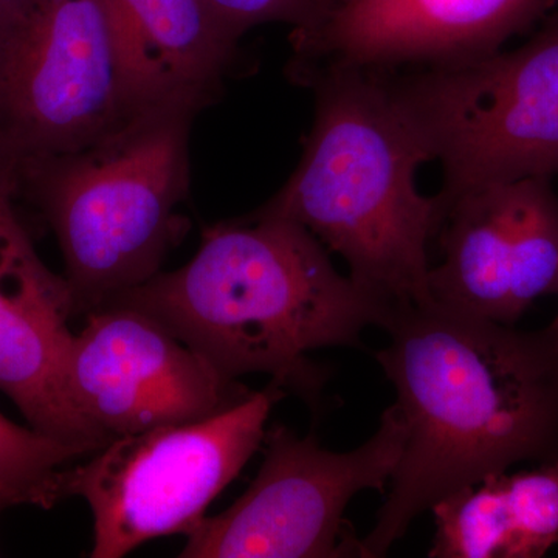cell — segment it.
<instances>
[{"instance_id":"6da1fadb","label":"cell","mask_w":558,"mask_h":558,"mask_svg":"<svg viewBox=\"0 0 558 558\" xmlns=\"http://www.w3.org/2000/svg\"><path fill=\"white\" fill-rule=\"evenodd\" d=\"M376 359L395 385L405 446L362 558L387 556L422 513L524 461L558 458V347L439 304H402Z\"/></svg>"},{"instance_id":"7a4b0ae2","label":"cell","mask_w":558,"mask_h":558,"mask_svg":"<svg viewBox=\"0 0 558 558\" xmlns=\"http://www.w3.org/2000/svg\"><path fill=\"white\" fill-rule=\"evenodd\" d=\"M106 304L145 312L226 380L267 374L311 402L325 374L307 354L355 347L395 307L343 277L310 230L258 213L205 230L185 266Z\"/></svg>"},{"instance_id":"3957f363","label":"cell","mask_w":558,"mask_h":558,"mask_svg":"<svg viewBox=\"0 0 558 558\" xmlns=\"http://www.w3.org/2000/svg\"><path fill=\"white\" fill-rule=\"evenodd\" d=\"M289 70L314 90V124L295 172L255 213L310 230L385 303L428 306V245L442 208L417 190V170L432 156L387 73L344 64Z\"/></svg>"},{"instance_id":"277c9868","label":"cell","mask_w":558,"mask_h":558,"mask_svg":"<svg viewBox=\"0 0 558 558\" xmlns=\"http://www.w3.org/2000/svg\"><path fill=\"white\" fill-rule=\"evenodd\" d=\"M202 108L172 101L132 109L83 148L17 172L27 197L57 234L75 315L156 277L185 220L190 131Z\"/></svg>"},{"instance_id":"5b68a950","label":"cell","mask_w":558,"mask_h":558,"mask_svg":"<svg viewBox=\"0 0 558 558\" xmlns=\"http://www.w3.org/2000/svg\"><path fill=\"white\" fill-rule=\"evenodd\" d=\"M387 76L442 167V215L472 191L558 175V2L517 49Z\"/></svg>"},{"instance_id":"8992f818","label":"cell","mask_w":558,"mask_h":558,"mask_svg":"<svg viewBox=\"0 0 558 558\" xmlns=\"http://www.w3.org/2000/svg\"><path fill=\"white\" fill-rule=\"evenodd\" d=\"M282 396L271 381L213 416L110 440L65 469V494L86 499L94 515L89 557L120 558L150 539L190 535L263 446Z\"/></svg>"},{"instance_id":"52a82bcc","label":"cell","mask_w":558,"mask_h":558,"mask_svg":"<svg viewBox=\"0 0 558 558\" xmlns=\"http://www.w3.org/2000/svg\"><path fill=\"white\" fill-rule=\"evenodd\" d=\"M131 110L108 0H25L0 27V161L16 182Z\"/></svg>"},{"instance_id":"ba28073f","label":"cell","mask_w":558,"mask_h":558,"mask_svg":"<svg viewBox=\"0 0 558 558\" xmlns=\"http://www.w3.org/2000/svg\"><path fill=\"white\" fill-rule=\"evenodd\" d=\"M264 442L263 465L247 492L226 512L205 517L179 557H362L344 510L360 492L388 486L405 446L398 405L384 411L373 438L344 453L286 427L266 432Z\"/></svg>"},{"instance_id":"9c48e42d","label":"cell","mask_w":558,"mask_h":558,"mask_svg":"<svg viewBox=\"0 0 558 558\" xmlns=\"http://www.w3.org/2000/svg\"><path fill=\"white\" fill-rule=\"evenodd\" d=\"M86 317L70 349L69 395L110 440L201 421L250 392L145 312L106 304Z\"/></svg>"},{"instance_id":"30bf717a","label":"cell","mask_w":558,"mask_h":558,"mask_svg":"<svg viewBox=\"0 0 558 558\" xmlns=\"http://www.w3.org/2000/svg\"><path fill=\"white\" fill-rule=\"evenodd\" d=\"M442 260L429 270L433 303L515 325L538 299L558 295V196L553 179L472 191L444 211Z\"/></svg>"},{"instance_id":"8fae6325","label":"cell","mask_w":558,"mask_h":558,"mask_svg":"<svg viewBox=\"0 0 558 558\" xmlns=\"http://www.w3.org/2000/svg\"><path fill=\"white\" fill-rule=\"evenodd\" d=\"M558 0H340L315 31L290 35L289 68L391 72L476 60L545 20Z\"/></svg>"},{"instance_id":"7c38bea8","label":"cell","mask_w":558,"mask_h":558,"mask_svg":"<svg viewBox=\"0 0 558 558\" xmlns=\"http://www.w3.org/2000/svg\"><path fill=\"white\" fill-rule=\"evenodd\" d=\"M68 279L51 271L13 204L0 207V391L32 428L97 453L110 439L70 399L68 365L75 333Z\"/></svg>"},{"instance_id":"4fadbf2b","label":"cell","mask_w":558,"mask_h":558,"mask_svg":"<svg viewBox=\"0 0 558 558\" xmlns=\"http://www.w3.org/2000/svg\"><path fill=\"white\" fill-rule=\"evenodd\" d=\"M131 109L215 100L236 54L205 0H108Z\"/></svg>"},{"instance_id":"5bb4252c","label":"cell","mask_w":558,"mask_h":558,"mask_svg":"<svg viewBox=\"0 0 558 558\" xmlns=\"http://www.w3.org/2000/svg\"><path fill=\"white\" fill-rule=\"evenodd\" d=\"M432 558H539L558 542V458L501 472L433 506Z\"/></svg>"},{"instance_id":"9a60e30c","label":"cell","mask_w":558,"mask_h":558,"mask_svg":"<svg viewBox=\"0 0 558 558\" xmlns=\"http://www.w3.org/2000/svg\"><path fill=\"white\" fill-rule=\"evenodd\" d=\"M83 457L87 453L80 447L22 427L0 413V490L14 506L51 509L68 498L64 465Z\"/></svg>"},{"instance_id":"2e32d148","label":"cell","mask_w":558,"mask_h":558,"mask_svg":"<svg viewBox=\"0 0 558 558\" xmlns=\"http://www.w3.org/2000/svg\"><path fill=\"white\" fill-rule=\"evenodd\" d=\"M220 31L234 43L250 28L269 22L292 25V35H304L318 27V0H205Z\"/></svg>"},{"instance_id":"e0dca14e","label":"cell","mask_w":558,"mask_h":558,"mask_svg":"<svg viewBox=\"0 0 558 558\" xmlns=\"http://www.w3.org/2000/svg\"><path fill=\"white\" fill-rule=\"evenodd\" d=\"M17 196V183L9 168L0 161V207L13 204Z\"/></svg>"},{"instance_id":"ac0fdd59","label":"cell","mask_w":558,"mask_h":558,"mask_svg":"<svg viewBox=\"0 0 558 558\" xmlns=\"http://www.w3.org/2000/svg\"><path fill=\"white\" fill-rule=\"evenodd\" d=\"M25 0H0V27L10 21Z\"/></svg>"},{"instance_id":"d6986e66","label":"cell","mask_w":558,"mask_h":558,"mask_svg":"<svg viewBox=\"0 0 558 558\" xmlns=\"http://www.w3.org/2000/svg\"><path fill=\"white\" fill-rule=\"evenodd\" d=\"M340 0H318L319 10H322V22L325 21V17L328 16L330 11L333 10V7L339 3ZM319 22V24H322Z\"/></svg>"},{"instance_id":"ffe728a7","label":"cell","mask_w":558,"mask_h":558,"mask_svg":"<svg viewBox=\"0 0 558 558\" xmlns=\"http://www.w3.org/2000/svg\"><path fill=\"white\" fill-rule=\"evenodd\" d=\"M13 505V501H11V498L9 495L5 494V492L0 490V513L3 512V510L11 508Z\"/></svg>"},{"instance_id":"44dd1931","label":"cell","mask_w":558,"mask_h":558,"mask_svg":"<svg viewBox=\"0 0 558 558\" xmlns=\"http://www.w3.org/2000/svg\"><path fill=\"white\" fill-rule=\"evenodd\" d=\"M550 333H553L554 340H556L558 347V314L557 317L554 318V322L548 326Z\"/></svg>"}]
</instances>
